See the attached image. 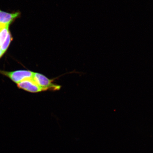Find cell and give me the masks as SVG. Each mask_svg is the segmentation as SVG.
<instances>
[{"label":"cell","instance_id":"obj_3","mask_svg":"<svg viewBox=\"0 0 153 153\" xmlns=\"http://www.w3.org/2000/svg\"><path fill=\"white\" fill-rule=\"evenodd\" d=\"M19 89L32 93L39 92L45 90L39 87L32 78H28L17 84Z\"/></svg>","mask_w":153,"mask_h":153},{"label":"cell","instance_id":"obj_7","mask_svg":"<svg viewBox=\"0 0 153 153\" xmlns=\"http://www.w3.org/2000/svg\"><path fill=\"white\" fill-rule=\"evenodd\" d=\"M4 53L3 52V51L1 50V48H0V59H1L2 56H3Z\"/></svg>","mask_w":153,"mask_h":153},{"label":"cell","instance_id":"obj_6","mask_svg":"<svg viewBox=\"0 0 153 153\" xmlns=\"http://www.w3.org/2000/svg\"><path fill=\"white\" fill-rule=\"evenodd\" d=\"M9 32V26L0 30V47L5 41Z\"/></svg>","mask_w":153,"mask_h":153},{"label":"cell","instance_id":"obj_5","mask_svg":"<svg viewBox=\"0 0 153 153\" xmlns=\"http://www.w3.org/2000/svg\"><path fill=\"white\" fill-rule=\"evenodd\" d=\"M12 37L11 36L10 32H9L5 41L4 42L2 45L1 48V50L5 53L6 51H7V48L10 45L11 42L12 41Z\"/></svg>","mask_w":153,"mask_h":153},{"label":"cell","instance_id":"obj_1","mask_svg":"<svg viewBox=\"0 0 153 153\" xmlns=\"http://www.w3.org/2000/svg\"><path fill=\"white\" fill-rule=\"evenodd\" d=\"M0 73L17 84L28 78H32L34 72L29 70H19L10 72L0 71Z\"/></svg>","mask_w":153,"mask_h":153},{"label":"cell","instance_id":"obj_2","mask_svg":"<svg viewBox=\"0 0 153 153\" xmlns=\"http://www.w3.org/2000/svg\"><path fill=\"white\" fill-rule=\"evenodd\" d=\"M34 81L39 86L42 88L45 91L50 89L53 90H59L60 86L55 85L52 83V80L48 79L46 76L38 73L34 72L33 77Z\"/></svg>","mask_w":153,"mask_h":153},{"label":"cell","instance_id":"obj_4","mask_svg":"<svg viewBox=\"0 0 153 153\" xmlns=\"http://www.w3.org/2000/svg\"><path fill=\"white\" fill-rule=\"evenodd\" d=\"M20 15V13H10L5 12L0 10V30L9 26L15 19Z\"/></svg>","mask_w":153,"mask_h":153}]
</instances>
